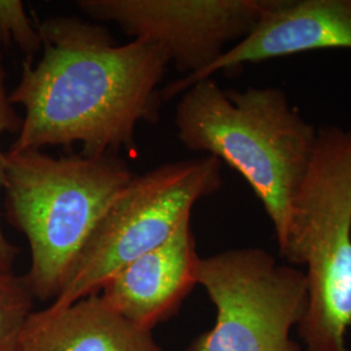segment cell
<instances>
[{"label":"cell","instance_id":"cell-1","mask_svg":"<svg viewBox=\"0 0 351 351\" xmlns=\"http://www.w3.org/2000/svg\"><path fill=\"white\" fill-rule=\"evenodd\" d=\"M42 58L23 62L10 99L24 110L11 152L81 145L90 156L137 155L141 123L160 119L165 51L143 39L119 45L99 23L53 16L38 24Z\"/></svg>","mask_w":351,"mask_h":351},{"label":"cell","instance_id":"cell-2","mask_svg":"<svg viewBox=\"0 0 351 351\" xmlns=\"http://www.w3.org/2000/svg\"><path fill=\"white\" fill-rule=\"evenodd\" d=\"M175 125L188 150L215 156L245 178L282 243L317 137L287 93L276 86L226 90L207 78L180 95Z\"/></svg>","mask_w":351,"mask_h":351},{"label":"cell","instance_id":"cell-3","mask_svg":"<svg viewBox=\"0 0 351 351\" xmlns=\"http://www.w3.org/2000/svg\"><path fill=\"white\" fill-rule=\"evenodd\" d=\"M136 177L117 155L7 151L4 207L30 247L25 276L38 301H55L103 216Z\"/></svg>","mask_w":351,"mask_h":351},{"label":"cell","instance_id":"cell-4","mask_svg":"<svg viewBox=\"0 0 351 351\" xmlns=\"http://www.w3.org/2000/svg\"><path fill=\"white\" fill-rule=\"evenodd\" d=\"M278 249L290 265H306L308 307L297 326L306 350L351 351V126L317 128Z\"/></svg>","mask_w":351,"mask_h":351},{"label":"cell","instance_id":"cell-5","mask_svg":"<svg viewBox=\"0 0 351 351\" xmlns=\"http://www.w3.org/2000/svg\"><path fill=\"white\" fill-rule=\"evenodd\" d=\"M221 165L215 156L204 155L136 175L103 216L51 307L63 308L99 294L120 269L164 243L191 217L198 202L221 189Z\"/></svg>","mask_w":351,"mask_h":351},{"label":"cell","instance_id":"cell-6","mask_svg":"<svg viewBox=\"0 0 351 351\" xmlns=\"http://www.w3.org/2000/svg\"><path fill=\"white\" fill-rule=\"evenodd\" d=\"M197 284L216 322L186 351H302L290 333L308 307L304 271L261 247H239L201 258Z\"/></svg>","mask_w":351,"mask_h":351},{"label":"cell","instance_id":"cell-7","mask_svg":"<svg viewBox=\"0 0 351 351\" xmlns=\"http://www.w3.org/2000/svg\"><path fill=\"white\" fill-rule=\"evenodd\" d=\"M274 0H78L95 23L162 47L184 77L199 73L247 37Z\"/></svg>","mask_w":351,"mask_h":351},{"label":"cell","instance_id":"cell-8","mask_svg":"<svg viewBox=\"0 0 351 351\" xmlns=\"http://www.w3.org/2000/svg\"><path fill=\"white\" fill-rule=\"evenodd\" d=\"M316 50H351V0H274L247 37L204 71L169 82L162 99H175L219 72Z\"/></svg>","mask_w":351,"mask_h":351},{"label":"cell","instance_id":"cell-9","mask_svg":"<svg viewBox=\"0 0 351 351\" xmlns=\"http://www.w3.org/2000/svg\"><path fill=\"white\" fill-rule=\"evenodd\" d=\"M199 259L188 217L160 246L120 269L99 294L114 311L152 330L172 317L198 285Z\"/></svg>","mask_w":351,"mask_h":351},{"label":"cell","instance_id":"cell-10","mask_svg":"<svg viewBox=\"0 0 351 351\" xmlns=\"http://www.w3.org/2000/svg\"><path fill=\"white\" fill-rule=\"evenodd\" d=\"M17 351H164L152 330L137 326L94 294L63 308L30 315Z\"/></svg>","mask_w":351,"mask_h":351},{"label":"cell","instance_id":"cell-11","mask_svg":"<svg viewBox=\"0 0 351 351\" xmlns=\"http://www.w3.org/2000/svg\"><path fill=\"white\" fill-rule=\"evenodd\" d=\"M34 300L25 275L0 272V351H17Z\"/></svg>","mask_w":351,"mask_h":351},{"label":"cell","instance_id":"cell-12","mask_svg":"<svg viewBox=\"0 0 351 351\" xmlns=\"http://www.w3.org/2000/svg\"><path fill=\"white\" fill-rule=\"evenodd\" d=\"M14 45L27 59L42 51L43 42L21 0H0V46Z\"/></svg>","mask_w":351,"mask_h":351},{"label":"cell","instance_id":"cell-13","mask_svg":"<svg viewBox=\"0 0 351 351\" xmlns=\"http://www.w3.org/2000/svg\"><path fill=\"white\" fill-rule=\"evenodd\" d=\"M23 125V116L17 112L16 106L10 99L7 90V71L3 63V53L0 49V141L4 134H17ZM7 152L0 146V190L4 181ZM20 255V249L5 237L0 224V272H13V267Z\"/></svg>","mask_w":351,"mask_h":351}]
</instances>
